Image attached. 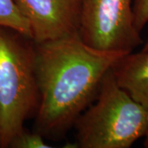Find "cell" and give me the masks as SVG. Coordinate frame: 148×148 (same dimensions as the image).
<instances>
[{"label": "cell", "mask_w": 148, "mask_h": 148, "mask_svg": "<svg viewBox=\"0 0 148 148\" xmlns=\"http://www.w3.org/2000/svg\"><path fill=\"white\" fill-rule=\"evenodd\" d=\"M35 52L40 94L35 127L53 141L73 127L97 95L105 75L126 54L93 49L78 34L35 43Z\"/></svg>", "instance_id": "1"}, {"label": "cell", "mask_w": 148, "mask_h": 148, "mask_svg": "<svg viewBox=\"0 0 148 148\" xmlns=\"http://www.w3.org/2000/svg\"><path fill=\"white\" fill-rule=\"evenodd\" d=\"M145 140H144V143H143V145H144V147H145L148 148V131L146 133V135H145Z\"/></svg>", "instance_id": "10"}, {"label": "cell", "mask_w": 148, "mask_h": 148, "mask_svg": "<svg viewBox=\"0 0 148 148\" xmlns=\"http://www.w3.org/2000/svg\"><path fill=\"white\" fill-rule=\"evenodd\" d=\"M28 21L35 43L78 34L82 0H14Z\"/></svg>", "instance_id": "5"}, {"label": "cell", "mask_w": 148, "mask_h": 148, "mask_svg": "<svg viewBox=\"0 0 148 148\" xmlns=\"http://www.w3.org/2000/svg\"><path fill=\"white\" fill-rule=\"evenodd\" d=\"M112 72L119 85L148 112V50L123 55Z\"/></svg>", "instance_id": "6"}, {"label": "cell", "mask_w": 148, "mask_h": 148, "mask_svg": "<svg viewBox=\"0 0 148 148\" xmlns=\"http://www.w3.org/2000/svg\"><path fill=\"white\" fill-rule=\"evenodd\" d=\"M12 148H50L49 144L45 141V138L40 132H28L24 129L11 143Z\"/></svg>", "instance_id": "8"}, {"label": "cell", "mask_w": 148, "mask_h": 148, "mask_svg": "<svg viewBox=\"0 0 148 148\" xmlns=\"http://www.w3.org/2000/svg\"><path fill=\"white\" fill-rule=\"evenodd\" d=\"M81 148H129L148 131V112L119 85L112 69L96 95L74 123Z\"/></svg>", "instance_id": "3"}, {"label": "cell", "mask_w": 148, "mask_h": 148, "mask_svg": "<svg viewBox=\"0 0 148 148\" xmlns=\"http://www.w3.org/2000/svg\"><path fill=\"white\" fill-rule=\"evenodd\" d=\"M35 56L31 38L0 27V147H9L36 115L40 94Z\"/></svg>", "instance_id": "2"}, {"label": "cell", "mask_w": 148, "mask_h": 148, "mask_svg": "<svg viewBox=\"0 0 148 148\" xmlns=\"http://www.w3.org/2000/svg\"><path fill=\"white\" fill-rule=\"evenodd\" d=\"M134 23L139 32L148 23V0H133Z\"/></svg>", "instance_id": "9"}, {"label": "cell", "mask_w": 148, "mask_h": 148, "mask_svg": "<svg viewBox=\"0 0 148 148\" xmlns=\"http://www.w3.org/2000/svg\"><path fill=\"white\" fill-rule=\"evenodd\" d=\"M0 27L12 29L32 40L30 25L14 0H0Z\"/></svg>", "instance_id": "7"}, {"label": "cell", "mask_w": 148, "mask_h": 148, "mask_svg": "<svg viewBox=\"0 0 148 148\" xmlns=\"http://www.w3.org/2000/svg\"><path fill=\"white\" fill-rule=\"evenodd\" d=\"M142 50H148V39H147V42L144 44V45H143V48Z\"/></svg>", "instance_id": "11"}, {"label": "cell", "mask_w": 148, "mask_h": 148, "mask_svg": "<svg viewBox=\"0 0 148 148\" xmlns=\"http://www.w3.org/2000/svg\"><path fill=\"white\" fill-rule=\"evenodd\" d=\"M132 0H82L78 35L90 47L128 53L142 43Z\"/></svg>", "instance_id": "4"}]
</instances>
